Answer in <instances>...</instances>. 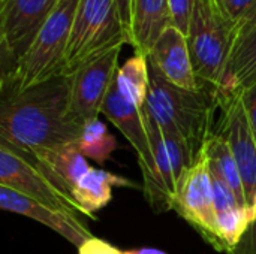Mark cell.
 <instances>
[{
  "label": "cell",
  "mask_w": 256,
  "mask_h": 254,
  "mask_svg": "<svg viewBox=\"0 0 256 254\" xmlns=\"http://www.w3.org/2000/svg\"><path fill=\"white\" fill-rule=\"evenodd\" d=\"M210 175H212V190H213V201H214L216 213H220V211L242 205L238 202V198L234 193V190L222 178H219L212 171H210Z\"/></svg>",
  "instance_id": "24"
},
{
  "label": "cell",
  "mask_w": 256,
  "mask_h": 254,
  "mask_svg": "<svg viewBox=\"0 0 256 254\" xmlns=\"http://www.w3.org/2000/svg\"><path fill=\"white\" fill-rule=\"evenodd\" d=\"M219 111L220 118L214 130L226 139L236 157L243 178L246 201L252 207L256 195V136L246 117L240 91L222 100Z\"/></svg>",
  "instance_id": "11"
},
{
  "label": "cell",
  "mask_w": 256,
  "mask_h": 254,
  "mask_svg": "<svg viewBox=\"0 0 256 254\" xmlns=\"http://www.w3.org/2000/svg\"><path fill=\"white\" fill-rule=\"evenodd\" d=\"M122 48L106 52L70 76L69 115L76 124L84 127L102 114L104 102L118 69Z\"/></svg>",
  "instance_id": "10"
},
{
  "label": "cell",
  "mask_w": 256,
  "mask_h": 254,
  "mask_svg": "<svg viewBox=\"0 0 256 254\" xmlns=\"http://www.w3.org/2000/svg\"><path fill=\"white\" fill-rule=\"evenodd\" d=\"M122 22L129 34V45H130V34H132V15H134V0H116Z\"/></svg>",
  "instance_id": "29"
},
{
  "label": "cell",
  "mask_w": 256,
  "mask_h": 254,
  "mask_svg": "<svg viewBox=\"0 0 256 254\" xmlns=\"http://www.w3.org/2000/svg\"><path fill=\"white\" fill-rule=\"evenodd\" d=\"M174 211L186 220L214 250L225 253L224 243L218 232L216 208L212 190V175L204 150L180 183Z\"/></svg>",
  "instance_id": "9"
},
{
  "label": "cell",
  "mask_w": 256,
  "mask_h": 254,
  "mask_svg": "<svg viewBox=\"0 0 256 254\" xmlns=\"http://www.w3.org/2000/svg\"><path fill=\"white\" fill-rule=\"evenodd\" d=\"M116 84L126 100L142 108L150 88V67L147 54L136 52L129 57L116 73Z\"/></svg>",
  "instance_id": "20"
},
{
  "label": "cell",
  "mask_w": 256,
  "mask_h": 254,
  "mask_svg": "<svg viewBox=\"0 0 256 254\" xmlns=\"http://www.w3.org/2000/svg\"><path fill=\"white\" fill-rule=\"evenodd\" d=\"M226 254H256V219L249 225L236 247Z\"/></svg>",
  "instance_id": "26"
},
{
  "label": "cell",
  "mask_w": 256,
  "mask_h": 254,
  "mask_svg": "<svg viewBox=\"0 0 256 254\" xmlns=\"http://www.w3.org/2000/svg\"><path fill=\"white\" fill-rule=\"evenodd\" d=\"M28 156H32L57 183L64 186L70 193L76 183L92 168L87 162V157H84V154L80 151L78 142L38 150Z\"/></svg>",
  "instance_id": "17"
},
{
  "label": "cell",
  "mask_w": 256,
  "mask_h": 254,
  "mask_svg": "<svg viewBox=\"0 0 256 254\" xmlns=\"http://www.w3.org/2000/svg\"><path fill=\"white\" fill-rule=\"evenodd\" d=\"M114 187H138L128 178L114 175L104 169L90 168V171L76 183L72 196L82 210L86 217H92L105 208L112 199Z\"/></svg>",
  "instance_id": "18"
},
{
  "label": "cell",
  "mask_w": 256,
  "mask_h": 254,
  "mask_svg": "<svg viewBox=\"0 0 256 254\" xmlns=\"http://www.w3.org/2000/svg\"><path fill=\"white\" fill-rule=\"evenodd\" d=\"M153 162L141 169L144 196L158 214L174 211L178 187L196 154L177 136L160 133L148 127Z\"/></svg>",
  "instance_id": "6"
},
{
  "label": "cell",
  "mask_w": 256,
  "mask_h": 254,
  "mask_svg": "<svg viewBox=\"0 0 256 254\" xmlns=\"http://www.w3.org/2000/svg\"><path fill=\"white\" fill-rule=\"evenodd\" d=\"M186 39L196 78L202 87L218 94L237 39V30L216 0L195 1Z\"/></svg>",
  "instance_id": "5"
},
{
  "label": "cell",
  "mask_w": 256,
  "mask_h": 254,
  "mask_svg": "<svg viewBox=\"0 0 256 254\" xmlns=\"http://www.w3.org/2000/svg\"><path fill=\"white\" fill-rule=\"evenodd\" d=\"M78 148L84 157L104 165L117 148L116 138L108 132L106 126L99 121H90L84 126L82 133L78 139Z\"/></svg>",
  "instance_id": "21"
},
{
  "label": "cell",
  "mask_w": 256,
  "mask_h": 254,
  "mask_svg": "<svg viewBox=\"0 0 256 254\" xmlns=\"http://www.w3.org/2000/svg\"><path fill=\"white\" fill-rule=\"evenodd\" d=\"M58 0H0V79L15 73Z\"/></svg>",
  "instance_id": "8"
},
{
  "label": "cell",
  "mask_w": 256,
  "mask_h": 254,
  "mask_svg": "<svg viewBox=\"0 0 256 254\" xmlns=\"http://www.w3.org/2000/svg\"><path fill=\"white\" fill-rule=\"evenodd\" d=\"M224 15L237 30V36L256 22V0H216Z\"/></svg>",
  "instance_id": "23"
},
{
  "label": "cell",
  "mask_w": 256,
  "mask_h": 254,
  "mask_svg": "<svg viewBox=\"0 0 256 254\" xmlns=\"http://www.w3.org/2000/svg\"><path fill=\"white\" fill-rule=\"evenodd\" d=\"M240 97H242V102H243L244 112H246V117L249 120V124H250V127H252V130H254L256 136V82L252 84L250 87L242 90Z\"/></svg>",
  "instance_id": "28"
},
{
  "label": "cell",
  "mask_w": 256,
  "mask_h": 254,
  "mask_svg": "<svg viewBox=\"0 0 256 254\" xmlns=\"http://www.w3.org/2000/svg\"><path fill=\"white\" fill-rule=\"evenodd\" d=\"M252 208H254V211H255V216H256V195H255V199H254V204H252Z\"/></svg>",
  "instance_id": "31"
},
{
  "label": "cell",
  "mask_w": 256,
  "mask_h": 254,
  "mask_svg": "<svg viewBox=\"0 0 256 254\" xmlns=\"http://www.w3.org/2000/svg\"><path fill=\"white\" fill-rule=\"evenodd\" d=\"M256 82V22L242 31L231 51L222 85L218 93L219 103L226 97Z\"/></svg>",
  "instance_id": "15"
},
{
  "label": "cell",
  "mask_w": 256,
  "mask_h": 254,
  "mask_svg": "<svg viewBox=\"0 0 256 254\" xmlns=\"http://www.w3.org/2000/svg\"><path fill=\"white\" fill-rule=\"evenodd\" d=\"M170 25V0H134L130 45L136 52L148 54Z\"/></svg>",
  "instance_id": "16"
},
{
  "label": "cell",
  "mask_w": 256,
  "mask_h": 254,
  "mask_svg": "<svg viewBox=\"0 0 256 254\" xmlns=\"http://www.w3.org/2000/svg\"><path fill=\"white\" fill-rule=\"evenodd\" d=\"M129 45L116 0H80L69 34L64 76L98 60L106 52Z\"/></svg>",
  "instance_id": "4"
},
{
  "label": "cell",
  "mask_w": 256,
  "mask_h": 254,
  "mask_svg": "<svg viewBox=\"0 0 256 254\" xmlns=\"http://www.w3.org/2000/svg\"><path fill=\"white\" fill-rule=\"evenodd\" d=\"M256 219L252 207H234L220 213H216V225L219 237L224 243L225 253H228L240 241L249 225Z\"/></svg>",
  "instance_id": "22"
},
{
  "label": "cell",
  "mask_w": 256,
  "mask_h": 254,
  "mask_svg": "<svg viewBox=\"0 0 256 254\" xmlns=\"http://www.w3.org/2000/svg\"><path fill=\"white\" fill-rule=\"evenodd\" d=\"M102 114L132 144L138 156L140 168H148L153 162V148L146 114L142 108L135 106L123 97V94L117 88L116 81H112V85L106 94V99L102 106Z\"/></svg>",
  "instance_id": "14"
},
{
  "label": "cell",
  "mask_w": 256,
  "mask_h": 254,
  "mask_svg": "<svg viewBox=\"0 0 256 254\" xmlns=\"http://www.w3.org/2000/svg\"><path fill=\"white\" fill-rule=\"evenodd\" d=\"M196 0H170L171 25L178 28L183 34H188L190 18L195 9Z\"/></svg>",
  "instance_id": "25"
},
{
  "label": "cell",
  "mask_w": 256,
  "mask_h": 254,
  "mask_svg": "<svg viewBox=\"0 0 256 254\" xmlns=\"http://www.w3.org/2000/svg\"><path fill=\"white\" fill-rule=\"evenodd\" d=\"M0 208L14 214L24 216L32 219L48 229L54 231L60 237H63L68 243L80 249L88 238H92V232L87 225L78 216H72L69 213L57 211L51 207H46L38 201H33L15 190L0 186Z\"/></svg>",
  "instance_id": "12"
},
{
  "label": "cell",
  "mask_w": 256,
  "mask_h": 254,
  "mask_svg": "<svg viewBox=\"0 0 256 254\" xmlns=\"http://www.w3.org/2000/svg\"><path fill=\"white\" fill-rule=\"evenodd\" d=\"M76 250H78V254H123V252L118 250L117 247H114L110 243H106L100 238H96V237L88 238Z\"/></svg>",
  "instance_id": "27"
},
{
  "label": "cell",
  "mask_w": 256,
  "mask_h": 254,
  "mask_svg": "<svg viewBox=\"0 0 256 254\" xmlns=\"http://www.w3.org/2000/svg\"><path fill=\"white\" fill-rule=\"evenodd\" d=\"M148 67L150 88L142 106L147 126L160 133L177 136L198 156L216 129L218 94L206 87L195 91L178 88L164 79L150 63Z\"/></svg>",
  "instance_id": "2"
},
{
  "label": "cell",
  "mask_w": 256,
  "mask_h": 254,
  "mask_svg": "<svg viewBox=\"0 0 256 254\" xmlns=\"http://www.w3.org/2000/svg\"><path fill=\"white\" fill-rule=\"evenodd\" d=\"M202 150L206 153L210 171L213 174H216L219 178H222L234 190V193L238 198V202L243 207H249L248 201H246L243 178H242L238 165L236 162V157H234L226 139L219 132L214 130L204 142Z\"/></svg>",
  "instance_id": "19"
},
{
  "label": "cell",
  "mask_w": 256,
  "mask_h": 254,
  "mask_svg": "<svg viewBox=\"0 0 256 254\" xmlns=\"http://www.w3.org/2000/svg\"><path fill=\"white\" fill-rule=\"evenodd\" d=\"M0 142L32 154L76 144L82 126L69 115L70 76H56L30 88H0Z\"/></svg>",
  "instance_id": "1"
},
{
  "label": "cell",
  "mask_w": 256,
  "mask_h": 254,
  "mask_svg": "<svg viewBox=\"0 0 256 254\" xmlns=\"http://www.w3.org/2000/svg\"><path fill=\"white\" fill-rule=\"evenodd\" d=\"M80 0H58L20 58L12 76L0 79V88L21 91L63 75L74 15Z\"/></svg>",
  "instance_id": "3"
},
{
  "label": "cell",
  "mask_w": 256,
  "mask_h": 254,
  "mask_svg": "<svg viewBox=\"0 0 256 254\" xmlns=\"http://www.w3.org/2000/svg\"><path fill=\"white\" fill-rule=\"evenodd\" d=\"M148 63L170 84L183 90L204 88L194 70L186 34L170 25L147 54Z\"/></svg>",
  "instance_id": "13"
},
{
  "label": "cell",
  "mask_w": 256,
  "mask_h": 254,
  "mask_svg": "<svg viewBox=\"0 0 256 254\" xmlns=\"http://www.w3.org/2000/svg\"><path fill=\"white\" fill-rule=\"evenodd\" d=\"M123 254H168L160 249H153V247H142V249H132V250H124Z\"/></svg>",
  "instance_id": "30"
},
{
  "label": "cell",
  "mask_w": 256,
  "mask_h": 254,
  "mask_svg": "<svg viewBox=\"0 0 256 254\" xmlns=\"http://www.w3.org/2000/svg\"><path fill=\"white\" fill-rule=\"evenodd\" d=\"M0 186L57 211L78 217L84 216L72 193L57 183L32 156L3 142H0Z\"/></svg>",
  "instance_id": "7"
}]
</instances>
